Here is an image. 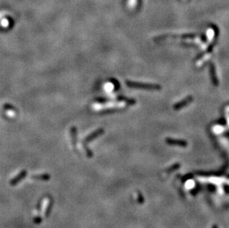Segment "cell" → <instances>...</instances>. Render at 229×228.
Listing matches in <instances>:
<instances>
[{
	"label": "cell",
	"mask_w": 229,
	"mask_h": 228,
	"mask_svg": "<svg viewBox=\"0 0 229 228\" xmlns=\"http://www.w3.org/2000/svg\"><path fill=\"white\" fill-rule=\"evenodd\" d=\"M103 133H104L103 129L99 128L97 129V130H96V131H93V132L91 133H90L88 136H86L84 139H83V141H82V146L84 147V150H85L86 155H87V157H89V158L93 157V153H92V152L89 150V148L87 147V143H89L90 141H93V139H96V138L99 137V136H101V135H102Z\"/></svg>",
	"instance_id": "obj_1"
},
{
	"label": "cell",
	"mask_w": 229,
	"mask_h": 228,
	"mask_svg": "<svg viewBox=\"0 0 229 228\" xmlns=\"http://www.w3.org/2000/svg\"><path fill=\"white\" fill-rule=\"evenodd\" d=\"M127 85L132 88H142V89H147V90H158L160 89V86L157 85H152V84H145V83H140V82H134L128 81L126 82Z\"/></svg>",
	"instance_id": "obj_2"
},
{
	"label": "cell",
	"mask_w": 229,
	"mask_h": 228,
	"mask_svg": "<svg viewBox=\"0 0 229 228\" xmlns=\"http://www.w3.org/2000/svg\"><path fill=\"white\" fill-rule=\"evenodd\" d=\"M26 175H27V171L25 170H22L21 172L19 173V174L16 176V177H14V179H13L10 181V184H11V185H12V186H14V185H16V184H18V183L21 181V180H22L23 179H24V178L26 176Z\"/></svg>",
	"instance_id": "obj_3"
},
{
	"label": "cell",
	"mask_w": 229,
	"mask_h": 228,
	"mask_svg": "<svg viewBox=\"0 0 229 228\" xmlns=\"http://www.w3.org/2000/svg\"><path fill=\"white\" fill-rule=\"evenodd\" d=\"M70 136H71V141L73 146L74 148L77 149V128L75 126H72L70 127Z\"/></svg>",
	"instance_id": "obj_4"
},
{
	"label": "cell",
	"mask_w": 229,
	"mask_h": 228,
	"mask_svg": "<svg viewBox=\"0 0 229 228\" xmlns=\"http://www.w3.org/2000/svg\"><path fill=\"white\" fill-rule=\"evenodd\" d=\"M191 101H192V97H191V96L187 97L186 99H185L183 101H181L180 102H179L178 104L175 105L174 109L175 110H179V109H180V108H183V107H185V106H186V105H188L189 103L191 102Z\"/></svg>",
	"instance_id": "obj_5"
},
{
	"label": "cell",
	"mask_w": 229,
	"mask_h": 228,
	"mask_svg": "<svg viewBox=\"0 0 229 228\" xmlns=\"http://www.w3.org/2000/svg\"><path fill=\"white\" fill-rule=\"evenodd\" d=\"M166 141L168 142V144L172 145H178V146H186L187 143L186 141H182V140H176V139H167Z\"/></svg>",
	"instance_id": "obj_6"
},
{
	"label": "cell",
	"mask_w": 229,
	"mask_h": 228,
	"mask_svg": "<svg viewBox=\"0 0 229 228\" xmlns=\"http://www.w3.org/2000/svg\"><path fill=\"white\" fill-rule=\"evenodd\" d=\"M32 179H38V180H42V181H47L50 179V175L45 173V174H40V175H34V176H31Z\"/></svg>",
	"instance_id": "obj_7"
},
{
	"label": "cell",
	"mask_w": 229,
	"mask_h": 228,
	"mask_svg": "<svg viewBox=\"0 0 229 228\" xmlns=\"http://www.w3.org/2000/svg\"><path fill=\"white\" fill-rule=\"evenodd\" d=\"M4 109L5 110H11V111H16V108H14L13 105H10V104H5L4 105Z\"/></svg>",
	"instance_id": "obj_8"
},
{
	"label": "cell",
	"mask_w": 229,
	"mask_h": 228,
	"mask_svg": "<svg viewBox=\"0 0 229 228\" xmlns=\"http://www.w3.org/2000/svg\"><path fill=\"white\" fill-rule=\"evenodd\" d=\"M211 73H213V81L215 82V83H217V80H216V78L215 76H214V70H213V67H212V70H211Z\"/></svg>",
	"instance_id": "obj_9"
},
{
	"label": "cell",
	"mask_w": 229,
	"mask_h": 228,
	"mask_svg": "<svg viewBox=\"0 0 229 228\" xmlns=\"http://www.w3.org/2000/svg\"><path fill=\"white\" fill-rule=\"evenodd\" d=\"M213 228H217V226H216V225H214V226L213 227Z\"/></svg>",
	"instance_id": "obj_10"
}]
</instances>
